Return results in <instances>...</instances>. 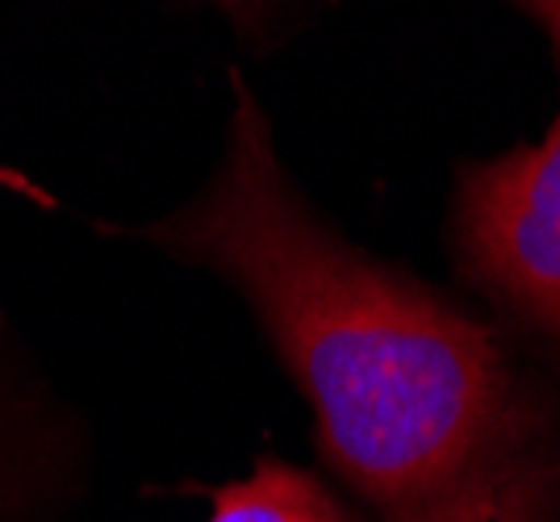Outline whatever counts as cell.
Masks as SVG:
<instances>
[{"mask_svg":"<svg viewBox=\"0 0 560 522\" xmlns=\"http://www.w3.org/2000/svg\"><path fill=\"white\" fill-rule=\"evenodd\" d=\"M231 93L222 164L142 242L247 301L314 410L323 464L381 522H557L560 464L498 334L339 235L238 72Z\"/></svg>","mask_w":560,"mask_h":522,"instance_id":"1","label":"cell"},{"mask_svg":"<svg viewBox=\"0 0 560 522\" xmlns=\"http://www.w3.org/2000/svg\"><path fill=\"white\" fill-rule=\"evenodd\" d=\"M93 481L80 410L47 372V356L0 309V522H63Z\"/></svg>","mask_w":560,"mask_h":522,"instance_id":"3","label":"cell"},{"mask_svg":"<svg viewBox=\"0 0 560 522\" xmlns=\"http://www.w3.org/2000/svg\"><path fill=\"white\" fill-rule=\"evenodd\" d=\"M557 476H560V468H557Z\"/></svg>","mask_w":560,"mask_h":522,"instance_id":"4","label":"cell"},{"mask_svg":"<svg viewBox=\"0 0 560 522\" xmlns=\"http://www.w3.org/2000/svg\"><path fill=\"white\" fill-rule=\"evenodd\" d=\"M560 75V0H532ZM456 256L477 285L560 339V114L539 143L460 171L452 205Z\"/></svg>","mask_w":560,"mask_h":522,"instance_id":"2","label":"cell"}]
</instances>
